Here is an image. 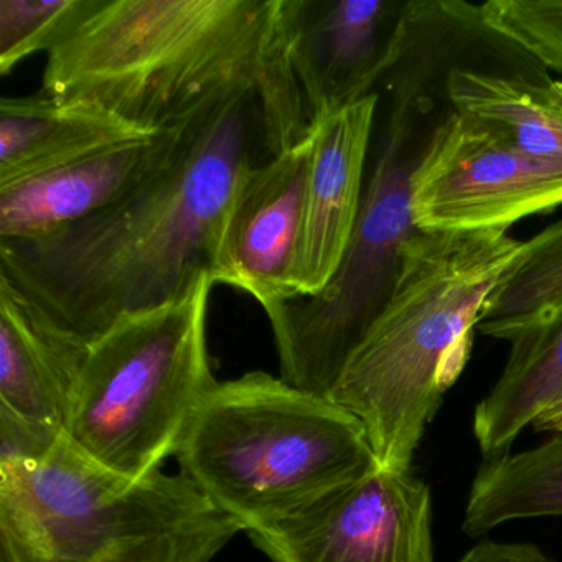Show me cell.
Listing matches in <instances>:
<instances>
[{"label": "cell", "instance_id": "obj_1", "mask_svg": "<svg viewBox=\"0 0 562 562\" xmlns=\"http://www.w3.org/2000/svg\"><path fill=\"white\" fill-rule=\"evenodd\" d=\"M268 157L259 101L225 98L172 164L123 202L38 238L0 239V276L91 345L212 278L233 196Z\"/></svg>", "mask_w": 562, "mask_h": 562}, {"label": "cell", "instance_id": "obj_2", "mask_svg": "<svg viewBox=\"0 0 562 562\" xmlns=\"http://www.w3.org/2000/svg\"><path fill=\"white\" fill-rule=\"evenodd\" d=\"M42 93L149 134L213 101L251 94L269 156L311 126L282 0H77L47 50Z\"/></svg>", "mask_w": 562, "mask_h": 562}, {"label": "cell", "instance_id": "obj_3", "mask_svg": "<svg viewBox=\"0 0 562 562\" xmlns=\"http://www.w3.org/2000/svg\"><path fill=\"white\" fill-rule=\"evenodd\" d=\"M522 241L508 229L420 232L334 391L370 439L378 465L409 470L427 424L472 350L483 308Z\"/></svg>", "mask_w": 562, "mask_h": 562}, {"label": "cell", "instance_id": "obj_4", "mask_svg": "<svg viewBox=\"0 0 562 562\" xmlns=\"http://www.w3.org/2000/svg\"><path fill=\"white\" fill-rule=\"evenodd\" d=\"M239 532L182 472L124 479L65 436L0 465V562H213Z\"/></svg>", "mask_w": 562, "mask_h": 562}, {"label": "cell", "instance_id": "obj_5", "mask_svg": "<svg viewBox=\"0 0 562 562\" xmlns=\"http://www.w3.org/2000/svg\"><path fill=\"white\" fill-rule=\"evenodd\" d=\"M176 457L179 472L246 532L380 467L353 414L265 371L218 381Z\"/></svg>", "mask_w": 562, "mask_h": 562}, {"label": "cell", "instance_id": "obj_6", "mask_svg": "<svg viewBox=\"0 0 562 562\" xmlns=\"http://www.w3.org/2000/svg\"><path fill=\"white\" fill-rule=\"evenodd\" d=\"M210 274L179 301L130 315L93 341L65 439L124 479L177 456L196 409L218 383L206 345Z\"/></svg>", "mask_w": 562, "mask_h": 562}, {"label": "cell", "instance_id": "obj_7", "mask_svg": "<svg viewBox=\"0 0 562 562\" xmlns=\"http://www.w3.org/2000/svg\"><path fill=\"white\" fill-rule=\"evenodd\" d=\"M357 228L340 268L324 291L262 308L268 315L285 383L327 396L355 348L390 299L404 243L417 232L413 173L440 121L446 101L386 91Z\"/></svg>", "mask_w": 562, "mask_h": 562}, {"label": "cell", "instance_id": "obj_8", "mask_svg": "<svg viewBox=\"0 0 562 562\" xmlns=\"http://www.w3.org/2000/svg\"><path fill=\"white\" fill-rule=\"evenodd\" d=\"M561 205L562 160L522 153L453 110L413 173V216L420 232L508 229Z\"/></svg>", "mask_w": 562, "mask_h": 562}, {"label": "cell", "instance_id": "obj_9", "mask_svg": "<svg viewBox=\"0 0 562 562\" xmlns=\"http://www.w3.org/2000/svg\"><path fill=\"white\" fill-rule=\"evenodd\" d=\"M430 525L429 486L378 467L248 535L272 562H432Z\"/></svg>", "mask_w": 562, "mask_h": 562}, {"label": "cell", "instance_id": "obj_10", "mask_svg": "<svg viewBox=\"0 0 562 562\" xmlns=\"http://www.w3.org/2000/svg\"><path fill=\"white\" fill-rule=\"evenodd\" d=\"M403 0H282L308 121L376 93L406 19Z\"/></svg>", "mask_w": 562, "mask_h": 562}, {"label": "cell", "instance_id": "obj_11", "mask_svg": "<svg viewBox=\"0 0 562 562\" xmlns=\"http://www.w3.org/2000/svg\"><path fill=\"white\" fill-rule=\"evenodd\" d=\"M218 101L170 130L110 144L45 172L2 183L0 239L38 238L123 202L172 164L203 114Z\"/></svg>", "mask_w": 562, "mask_h": 562}, {"label": "cell", "instance_id": "obj_12", "mask_svg": "<svg viewBox=\"0 0 562 562\" xmlns=\"http://www.w3.org/2000/svg\"><path fill=\"white\" fill-rule=\"evenodd\" d=\"M304 139L252 167L223 220L212 279L251 295L262 308L292 301V269L301 235L311 164Z\"/></svg>", "mask_w": 562, "mask_h": 562}, {"label": "cell", "instance_id": "obj_13", "mask_svg": "<svg viewBox=\"0 0 562 562\" xmlns=\"http://www.w3.org/2000/svg\"><path fill=\"white\" fill-rule=\"evenodd\" d=\"M381 94L311 120V164L292 269L294 299L327 288L357 228Z\"/></svg>", "mask_w": 562, "mask_h": 562}, {"label": "cell", "instance_id": "obj_14", "mask_svg": "<svg viewBox=\"0 0 562 562\" xmlns=\"http://www.w3.org/2000/svg\"><path fill=\"white\" fill-rule=\"evenodd\" d=\"M90 347L0 276V407L65 436Z\"/></svg>", "mask_w": 562, "mask_h": 562}, {"label": "cell", "instance_id": "obj_15", "mask_svg": "<svg viewBox=\"0 0 562 562\" xmlns=\"http://www.w3.org/2000/svg\"><path fill=\"white\" fill-rule=\"evenodd\" d=\"M156 134V133H154ZM150 136L113 114L38 93L0 100V186L121 140Z\"/></svg>", "mask_w": 562, "mask_h": 562}, {"label": "cell", "instance_id": "obj_16", "mask_svg": "<svg viewBox=\"0 0 562 562\" xmlns=\"http://www.w3.org/2000/svg\"><path fill=\"white\" fill-rule=\"evenodd\" d=\"M562 423V315L512 341L498 381L476 404L473 434L486 459L503 456L529 424L555 432Z\"/></svg>", "mask_w": 562, "mask_h": 562}, {"label": "cell", "instance_id": "obj_17", "mask_svg": "<svg viewBox=\"0 0 562 562\" xmlns=\"http://www.w3.org/2000/svg\"><path fill=\"white\" fill-rule=\"evenodd\" d=\"M446 98L450 110L486 124L522 153L562 160V81L453 68Z\"/></svg>", "mask_w": 562, "mask_h": 562}, {"label": "cell", "instance_id": "obj_18", "mask_svg": "<svg viewBox=\"0 0 562 562\" xmlns=\"http://www.w3.org/2000/svg\"><path fill=\"white\" fill-rule=\"evenodd\" d=\"M539 516H562V432L535 449L490 459L470 488L463 531L475 538Z\"/></svg>", "mask_w": 562, "mask_h": 562}, {"label": "cell", "instance_id": "obj_19", "mask_svg": "<svg viewBox=\"0 0 562 562\" xmlns=\"http://www.w3.org/2000/svg\"><path fill=\"white\" fill-rule=\"evenodd\" d=\"M562 315V220L522 241L486 301L476 330L508 340Z\"/></svg>", "mask_w": 562, "mask_h": 562}, {"label": "cell", "instance_id": "obj_20", "mask_svg": "<svg viewBox=\"0 0 562 562\" xmlns=\"http://www.w3.org/2000/svg\"><path fill=\"white\" fill-rule=\"evenodd\" d=\"M480 14L546 70L562 74V0H490Z\"/></svg>", "mask_w": 562, "mask_h": 562}, {"label": "cell", "instance_id": "obj_21", "mask_svg": "<svg viewBox=\"0 0 562 562\" xmlns=\"http://www.w3.org/2000/svg\"><path fill=\"white\" fill-rule=\"evenodd\" d=\"M77 0H0V75L25 58L47 54Z\"/></svg>", "mask_w": 562, "mask_h": 562}, {"label": "cell", "instance_id": "obj_22", "mask_svg": "<svg viewBox=\"0 0 562 562\" xmlns=\"http://www.w3.org/2000/svg\"><path fill=\"white\" fill-rule=\"evenodd\" d=\"M64 434L35 426L0 407V465L44 460Z\"/></svg>", "mask_w": 562, "mask_h": 562}, {"label": "cell", "instance_id": "obj_23", "mask_svg": "<svg viewBox=\"0 0 562 562\" xmlns=\"http://www.w3.org/2000/svg\"><path fill=\"white\" fill-rule=\"evenodd\" d=\"M459 562H554L532 544H499V542H479L470 549Z\"/></svg>", "mask_w": 562, "mask_h": 562}, {"label": "cell", "instance_id": "obj_24", "mask_svg": "<svg viewBox=\"0 0 562 562\" xmlns=\"http://www.w3.org/2000/svg\"><path fill=\"white\" fill-rule=\"evenodd\" d=\"M559 432H562V423L559 424L558 430H555L554 434H559Z\"/></svg>", "mask_w": 562, "mask_h": 562}]
</instances>
